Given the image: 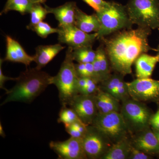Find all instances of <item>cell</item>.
<instances>
[{
  "label": "cell",
  "mask_w": 159,
  "mask_h": 159,
  "mask_svg": "<svg viewBox=\"0 0 159 159\" xmlns=\"http://www.w3.org/2000/svg\"><path fill=\"white\" fill-rule=\"evenodd\" d=\"M77 121H81L73 109L68 106H62L57 119L58 123H63L65 125L72 124Z\"/></svg>",
  "instance_id": "obj_26"
},
{
  "label": "cell",
  "mask_w": 159,
  "mask_h": 159,
  "mask_svg": "<svg viewBox=\"0 0 159 159\" xmlns=\"http://www.w3.org/2000/svg\"><path fill=\"white\" fill-rule=\"evenodd\" d=\"M100 89L99 83L95 80L87 77L86 84L80 91L79 94L86 95H95Z\"/></svg>",
  "instance_id": "obj_29"
},
{
  "label": "cell",
  "mask_w": 159,
  "mask_h": 159,
  "mask_svg": "<svg viewBox=\"0 0 159 159\" xmlns=\"http://www.w3.org/2000/svg\"><path fill=\"white\" fill-rule=\"evenodd\" d=\"M75 67L78 77H89L96 80L93 63H78L75 64Z\"/></svg>",
  "instance_id": "obj_28"
},
{
  "label": "cell",
  "mask_w": 159,
  "mask_h": 159,
  "mask_svg": "<svg viewBox=\"0 0 159 159\" xmlns=\"http://www.w3.org/2000/svg\"><path fill=\"white\" fill-rule=\"evenodd\" d=\"M65 47L59 43L48 45H40L35 48L34 61L36 63L35 67L41 70L51 62Z\"/></svg>",
  "instance_id": "obj_17"
},
{
  "label": "cell",
  "mask_w": 159,
  "mask_h": 159,
  "mask_svg": "<svg viewBox=\"0 0 159 159\" xmlns=\"http://www.w3.org/2000/svg\"><path fill=\"white\" fill-rule=\"evenodd\" d=\"M65 130L70 135L71 137L76 138H83L84 136L82 134L77 130L76 128L73 127L71 124L65 125Z\"/></svg>",
  "instance_id": "obj_34"
},
{
  "label": "cell",
  "mask_w": 159,
  "mask_h": 159,
  "mask_svg": "<svg viewBox=\"0 0 159 159\" xmlns=\"http://www.w3.org/2000/svg\"><path fill=\"white\" fill-rule=\"evenodd\" d=\"M113 96L120 102L130 98L127 82H125L124 80L120 82Z\"/></svg>",
  "instance_id": "obj_30"
},
{
  "label": "cell",
  "mask_w": 159,
  "mask_h": 159,
  "mask_svg": "<svg viewBox=\"0 0 159 159\" xmlns=\"http://www.w3.org/2000/svg\"><path fill=\"white\" fill-rule=\"evenodd\" d=\"M150 125L152 128L159 130V106L155 113H153L150 120Z\"/></svg>",
  "instance_id": "obj_35"
},
{
  "label": "cell",
  "mask_w": 159,
  "mask_h": 159,
  "mask_svg": "<svg viewBox=\"0 0 159 159\" xmlns=\"http://www.w3.org/2000/svg\"><path fill=\"white\" fill-rule=\"evenodd\" d=\"M46 1H47V0H39V2L41 3V4H43Z\"/></svg>",
  "instance_id": "obj_39"
},
{
  "label": "cell",
  "mask_w": 159,
  "mask_h": 159,
  "mask_svg": "<svg viewBox=\"0 0 159 159\" xmlns=\"http://www.w3.org/2000/svg\"><path fill=\"white\" fill-rule=\"evenodd\" d=\"M152 131H153L154 134L155 135L156 137H157L158 141H159V130L158 129H154L152 128Z\"/></svg>",
  "instance_id": "obj_37"
},
{
  "label": "cell",
  "mask_w": 159,
  "mask_h": 159,
  "mask_svg": "<svg viewBox=\"0 0 159 159\" xmlns=\"http://www.w3.org/2000/svg\"><path fill=\"white\" fill-rule=\"evenodd\" d=\"M30 30H32L37 34L39 37L46 38L50 34L57 33L58 28L51 27L48 23L41 21L33 26Z\"/></svg>",
  "instance_id": "obj_27"
},
{
  "label": "cell",
  "mask_w": 159,
  "mask_h": 159,
  "mask_svg": "<svg viewBox=\"0 0 159 159\" xmlns=\"http://www.w3.org/2000/svg\"><path fill=\"white\" fill-rule=\"evenodd\" d=\"M49 146L59 159H87L84 148L83 138L71 137L64 141H51Z\"/></svg>",
  "instance_id": "obj_11"
},
{
  "label": "cell",
  "mask_w": 159,
  "mask_h": 159,
  "mask_svg": "<svg viewBox=\"0 0 159 159\" xmlns=\"http://www.w3.org/2000/svg\"><path fill=\"white\" fill-rule=\"evenodd\" d=\"M6 52L4 61L23 64L26 67L34 61V57L29 55L17 41L6 36Z\"/></svg>",
  "instance_id": "obj_14"
},
{
  "label": "cell",
  "mask_w": 159,
  "mask_h": 159,
  "mask_svg": "<svg viewBox=\"0 0 159 159\" xmlns=\"http://www.w3.org/2000/svg\"><path fill=\"white\" fill-rule=\"evenodd\" d=\"M127 84L131 98L141 102L159 104V80L137 78Z\"/></svg>",
  "instance_id": "obj_9"
},
{
  "label": "cell",
  "mask_w": 159,
  "mask_h": 159,
  "mask_svg": "<svg viewBox=\"0 0 159 159\" xmlns=\"http://www.w3.org/2000/svg\"><path fill=\"white\" fill-rule=\"evenodd\" d=\"M94 97L98 113L106 114L115 112H120L121 107L120 101L111 94L100 89L94 95Z\"/></svg>",
  "instance_id": "obj_19"
},
{
  "label": "cell",
  "mask_w": 159,
  "mask_h": 159,
  "mask_svg": "<svg viewBox=\"0 0 159 159\" xmlns=\"http://www.w3.org/2000/svg\"><path fill=\"white\" fill-rule=\"evenodd\" d=\"M83 142L87 157L91 159H102L113 144L107 137L92 125L88 126Z\"/></svg>",
  "instance_id": "obj_8"
},
{
  "label": "cell",
  "mask_w": 159,
  "mask_h": 159,
  "mask_svg": "<svg viewBox=\"0 0 159 159\" xmlns=\"http://www.w3.org/2000/svg\"><path fill=\"white\" fill-rule=\"evenodd\" d=\"M75 26L85 33L97 32L100 28V23L97 13L86 14L77 7L75 17Z\"/></svg>",
  "instance_id": "obj_20"
},
{
  "label": "cell",
  "mask_w": 159,
  "mask_h": 159,
  "mask_svg": "<svg viewBox=\"0 0 159 159\" xmlns=\"http://www.w3.org/2000/svg\"><path fill=\"white\" fill-rule=\"evenodd\" d=\"M158 31L159 32V29H158ZM157 55L158 57H159V44L158 46V48L157 49Z\"/></svg>",
  "instance_id": "obj_38"
},
{
  "label": "cell",
  "mask_w": 159,
  "mask_h": 159,
  "mask_svg": "<svg viewBox=\"0 0 159 159\" xmlns=\"http://www.w3.org/2000/svg\"><path fill=\"white\" fill-rule=\"evenodd\" d=\"M109 139L113 144L131 136L120 112L98 113L92 125Z\"/></svg>",
  "instance_id": "obj_7"
},
{
  "label": "cell",
  "mask_w": 159,
  "mask_h": 159,
  "mask_svg": "<svg viewBox=\"0 0 159 159\" xmlns=\"http://www.w3.org/2000/svg\"><path fill=\"white\" fill-rule=\"evenodd\" d=\"M124 77L122 74L115 72L105 80L99 83V89L113 96L120 82L124 80Z\"/></svg>",
  "instance_id": "obj_24"
},
{
  "label": "cell",
  "mask_w": 159,
  "mask_h": 159,
  "mask_svg": "<svg viewBox=\"0 0 159 159\" xmlns=\"http://www.w3.org/2000/svg\"><path fill=\"white\" fill-rule=\"evenodd\" d=\"M5 61L4 59L1 58L0 59V88L4 90L6 93L9 92V90L7 89L5 87V83L8 80H15V81L16 78H12V77H8L6 76L4 74L2 69V66L3 62Z\"/></svg>",
  "instance_id": "obj_33"
},
{
  "label": "cell",
  "mask_w": 159,
  "mask_h": 159,
  "mask_svg": "<svg viewBox=\"0 0 159 159\" xmlns=\"http://www.w3.org/2000/svg\"><path fill=\"white\" fill-rule=\"evenodd\" d=\"M96 51L97 56L93 63L95 72V79L99 83L110 76L112 70L108 56L102 43L100 42V45L97 48Z\"/></svg>",
  "instance_id": "obj_16"
},
{
  "label": "cell",
  "mask_w": 159,
  "mask_h": 159,
  "mask_svg": "<svg viewBox=\"0 0 159 159\" xmlns=\"http://www.w3.org/2000/svg\"><path fill=\"white\" fill-rule=\"evenodd\" d=\"M91 8L93 9L96 12H98L108 6L109 2L104 0H82Z\"/></svg>",
  "instance_id": "obj_31"
},
{
  "label": "cell",
  "mask_w": 159,
  "mask_h": 159,
  "mask_svg": "<svg viewBox=\"0 0 159 159\" xmlns=\"http://www.w3.org/2000/svg\"><path fill=\"white\" fill-rule=\"evenodd\" d=\"M158 62H159V57L157 55L152 56L147 53L140 55L134 62L137 78H151Z\"/></svg>",
  "instance_id": "obj_18"
},
{
  "label": "cell",
  "mask_w": 159,
  "mask_h": 159,
  "mask_svg": "<svg viewBox=\"0 0 159 159\" xmlns=\"http://www.w3.org/2000/svg\"><path fill=\"white\" fill-rule=\"evenodd\" d=\"M73 48L68 47L66 56L57 75L52 76L51 84L57 87L60 102L62 106H69L78 95L77 76L72 56Z\"/></svg>",
  "instance_id": "obj_3"
},
{
  "label": "cell",
  "mask_w": 159,
  "mask_h": 159,
  "mask_svg": "<svg viewBox=\"0 0 159 159\" xmlns=\"http://www.w3.org/2000/svg\"><path fill=\"white\" fill-rule=\"evenodd\" d=\"M153 156L132 146L129 159H150Z\"/></svg>",
  "instance_id": "obj_32"
},
{
  "label": "cell",
  "mask_w": 159,
  "mask_h": 159,
  "mask_svg": "<svg viewBox=\"0 0 159 159\" xmlns=\"http://www.w3.org/2000/svg\"><path fill=\"white\" fill-rule=\"evenodd\" d=\"M125 6L134 25L159 29V0H128Z\"/></svg>",
  "instance_id": "obj_5"
},
{
  "label": "cell",
  "mask_w": 159,
  "mask_h": 159,
  "mask_svg": "<svg viewBox=\"0 0 159 159\" xmlns=\"http://www.w3.org/2000/svg\"><path fill=\"white\" fill-rule=\"evenodd\" d=\"M41 4L40 3H36L32 7L30 12V21L27 26V29L30 30L33 26L43 21L47 15L49 14L45 7H43Z\"/></svg>",
  "instance_id": "obj_25"
},
{
  "label": "cell",
  "mask_w": 159,
  "mask_h": 159,
  "mask_svg": "<svg viewBox=\"0 0 159 159\" xmlns=\"http://www.w3.org/2000/svg\"><path fill=\"white\" fill-rule=\"evenodd\" d=\"M36 1H37L38 3H39V0H36Z\"/></svg>",
  "instance_id": "obj_40"
},
{
  "label": "cell",
  "mask_w": 159,
  "mask_h": 159,
  "mask_svg": "<svg viewBox=\"0 0 159 159\" xmlns=\"http://www.w3.org/2000/svg\"><path fill=\"white\" fill-rule=\"evenodd\" d=\"M72 56L74 61L77 63H93L97 56V51L93 45L84 46L73 49Z\"/></svg>",
  "instance_id": "obj_23"
},
{
  "label": "cell",
  "mask_w": 159,
  "mask_h": 159,
  "mask_svg": "<svg viewBox=\"0 0 159 159\" xmlns=\"http://www.w3.org/2000/svg\"><path fill=\"white\" fill-rule=\"evenodd\" d=\"M36 0H7L4 9L1 12V15L6 14L10 11H15L25 15L30 13Z\"/></svg>",
  "instance_id": "obj_22"
},
{
  "label": "cell",
  "mask_w": 159,
  "mask_h": 159,
  "mask_svg": "<svg viewBox=\"0 0 159 159\" xmlns=\"http://www.w3.org/2000/svg\"><path fill=\"white\" fill-rule=\"evenodd\" d=\"M58 40L73 49L84 46L93 45L97 39V32L85 33L75 25L58 26Z\"/></svg>",
  "instance_id": "obj_10"
},
{
  "label": "cell",
  "mask_w": 159,
  "mask_h": 159,
  "mask_svg": "<svg viewBox=\"0 0 159 159\" xmlns=\"http://www.w3.org/2000/svg\"><path fill=\"white\" fill-rule=\"evenodd\" d=\"M96 13L100 23V29L97 32L98 40L121 30L132 29L134 25L125 6L121 3L109 2L108 6Z\"/></svg>",
  "instance_id": "obj_4"
},
{
  "label": "cell",
  "mask_w": 159,
  "mask_h": 159,
  "mask_svg": "<svg viewBox=\"0 0 159 159\" xmlns=\"http://www.w3.org/2000/svg\"><path fill=\"white\" fill-rule=\"evenodd\" d=\"M0 135L3 138H5L6 137V133L3 129V126L1 122H0Z\"/></svg>",
  "instance_id": "obj_36"
},
{
  "label": "cell",
  "mask_w": 159,
  "mask_h": 159,
  "mask_svg": "<svg viewBox=\"0 0 159 159\" xmlns=\"http://www.w3.org/2000/svg\"><path fill=\"white\" fill-rule=\"evenodd\" d=\"M69 106L76 112L80 119L87 125H92L98 114L94 95L78 94Z\"/></svg>",
  "instance_id": "obj_12"
},
{
  "label": "cell",
  "mask_w": 159,
  "mask_h": 159,
  "mask_svg": "<svg viewBox=\"0 0 159 159\" xmlns=\"http://www.w3.org/2000/svg\"><path fill=\"white\" fill-rule=\"evenodd\" d=\"M152 29L138 27L124 29L99 39L104 45L111 67L123 76L132 73V66L143 53L157 51L148 43Z\"/></svg>",
  "instance_id": "obj_1"
},
{
  "label": "cell",
  "mask_w": 159,
  "mask_h": 159,
  "mask_svg": "<svg viewBox=\"0 0 159 159\" xmlns=\"http://www.w3.org/2000/svg\"><path fill=\"white\" fill-rule=\"evenodd\" d=\"M49 13L54 15L59 23L58 26L74 25L77 8L75 2H68L58 7L52 8L45 5Z\"/></svg>",
  "instance_id": "obj_15"
},
{
  "label": "cell",
  "mask_w": 159,
  "mask_h": 159,
  "mask_svg": "<svg viewBox=\"0 0 159 159\" xmlns=\"http://www.w3.org/2000/svg\"><path fill=\"white\" fill-rule=\"evenodd\" d=\"M52 76L36 68L27 69L16 80L15 85L6 93L2 105L11 102L31 103L51 84Z\"/></svg>",
  "instance_id": "obj_2"
},
{
  "label": "cell",
  "mask_w": 159,
  "mask_h": 159,
  "mask_svg": "<svg viewBox=\"0 0 159 159\" xmlns=\"http://www.w3.org/2000/svg\"><path fill=\"white\" fill-rule=\"evenodd\" d=\"M120 113L131 135L151 127L153 112L144 102L129 98L122 101Z\"/></svg>",
  "instance_id": "obj_6"
},
{
  "label": "cell",
  "mask_w": 159,
  "mask_h": 159,
  "mask_svg": "<svg viewBox=\"0 0 159 159\" xmlns=\"http://www.w3.org/2000/svg\"><path fill=\"white\" fill-rule=\"evenodd\" d=\"M135 148L154 156H159V142L151 127L131 135Z\"/></svg>",
  "instance_id": "obj_13"
},
{
  "label": "cell",
  "mask_w": 159,
  "mask_h": 159,
  "mask_svg": "<svg viewBox=\"0 0 159 159\" xmlns=\"http://www.w3.org/2000/svg\"><path fill=\"white\" fill-rule=\"evenodd\" d=\"M132 146L129 136L113 144L101 159H129Z\"/></svg>",
  "instance_id": "obj_21"
}]
</instances>
